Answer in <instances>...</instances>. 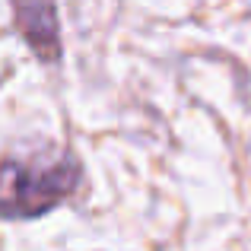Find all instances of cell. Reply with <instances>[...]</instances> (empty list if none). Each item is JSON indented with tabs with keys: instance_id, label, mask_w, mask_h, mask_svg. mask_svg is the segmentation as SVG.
<instances>
[{
	"instance_id": "cell-2",
	"label": "cell",
	"mask_w": 251,
	"mask_h": 251,
	"mask_svg": "<svg viewBox=\"0 0 251 251\" xmlns=\"http://www.w3.org/2000/svg\"><path fill=\"white\" fill-rule=\"evenodd\" d=\"M16 23L23 38L32 45L42 61H57L61 57V35H57V13L54 6H16Z\"/></svg>"
},
{
	"instance_id": "cell-1",
	"label": "cell",
	"mask_w": 251,
	"mask_h": 251,
	"mask_svg": "<svg viewBox=\"0 0 251 251\" xmlns=\"http://www.w3.org/2000/svg\"><path fill=\"white\" fill-rule=\"evenodd\" d=\"M83 169L76 156L57 153L54 159H3L0 162V216L35 220L54 210L80 188Z\"/></svg>"
}]
</instances>
